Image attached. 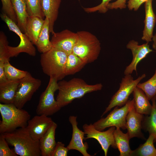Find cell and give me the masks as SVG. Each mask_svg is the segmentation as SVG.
<instances>
[{
  "instance_id": "cell-1",
  "label": "cell",
  "mask_w": 156,
  "mask_h": 156,
  "mask_svg": "<svg viewBox=\"0 0 156 156\" xmlns=\"http://www.w3.org/2000/svg\"><path fill=\"white\" fill-rule=\"evenodd\" d=\"M58 92L56 100L61 108L70 103L76 99L82 97L86 94L101 90L103 87L101 83L90 85L83 79L74 78L66 81L58 82Z\"/></svg>"
},
{
  "instance_id": "cell-2",
  "label": "cell",
  "mask_w": 156,
  "mask_h": 156,
  "mask_svg": "<svg viewBox=\"0 0 156 156\" xmlns=\"http://www.w3.org/2000/svg\"><path fill=\"white\" fill-rule=\"evenodd\" d=\"M3 134L8 144L14 147L13 150L18 155L41 156L39 140L32 138L26 127Z\"/></svg>"
},
{
  "instance_id": "cell-3",
  "label": "cell",
  "mask_w": 156,
  "mask_h": 156,
  "mask_svg": "<svg viewBox=\"0 0 156 156\" xmlns=\"http://www.w3.org/2000/svg\"><path fill=\"white\" fill-rule=\"evenodd\" d=\"M0 133L12 132L18 128L26 127L30 115L26 110L17 107L13 103L0 104Z\"/></svg>"
},
{
  "instance_id": "cell-4",
  "label": "cell",
  "mask_w": 156,
  "mask_h": 156,
  "mask_svg": "<svg viewBox=\"0 0 156 156\" xmlns=\"http://www.w3.org/2000/svg\"><path fill=\"white\" fill-rule=\"evenodd\" d=\"M78 38L72 53L79 57L86 64L96 60L101 50V43L97 37L86 31L77 32Z\"/></svg>"
},
{
  "instance_id": "cell-5",
  "label": "cell",
  "mask_w": 156,
  "mask_h": 156,
  "mask_svg": "<svg viewBox=\"0 0 156 156\" xmlns=\"http://www.w3.org/2000/svg\"><path fill=\"white\" fill-rule=\"evenodd\" d=\"M67 55L64 52L53 47L42 53L40 61L43 73L57 81L62 79L66 76L65 66Z\"/></svg>"
},
{
  "instance_id": "cell-6",
  "label": "cell",
  "mask_w": 156,
  "mask_h": 156,
  "mask_svg": "<svg viewBox=\"0 0 156 156\" xmlns=\"http://www.w3.org/2000/svg\"><path fill=\"white\" fill-rule=\"evenodd\" d=\"M146 77V74H143L136 79H134L131 74L125 75L122 78L118 90L112 96L109 104L101 116L115 107H122L129 100V96L133 93L138 84Z\"/></svg>"
},
{
  "instance_id": "cell-7",
  "label": "cell",
  "mask_w": 156,
  "mask_h": 156,
  "mask_svg": "<svg viewBox=\"0 0 156 156\" xmlns=\"http://www.w3.org/2000/svg\"><path fill=\"white\" fill-rule=\"evenodd\" d=\"M133 99L128 100L126 104L121 108L115 107L105 118H101L93 124L95 129L102 131L105 128L114 127L123 130L126 129V118L131 106L134 104Z\"/></svg>"
},
{
  "instance_id": "cell-8",
  "label": "cell",
  "mask_w": 156,
  "mask_h": 156,
  "mask_svg": "<svg viewBox=\"0 0 156 156\" xmlns=\"http://www.w3.org/2000/svg\"><path fill=\"white\" fill-rule=\"evenodd\" d=\"M0 17L5 23L9 30L15 33L20 40V43L17 46L12 47L8 46L10 58L16 57L21 53H26L32 56H36V49L27 35L25 33L24 34L17 24L5 14L2 13L0 14Z\"/></svg>"
},
{
  "instance_id": "cell-9",
  "label": "cell",
  "mask_w": 156,
  "mask_h": 156,
  "mask_svg": "<svg viewBox=\"0 0 156 156\" xmlns=\"http://www.w3.org/2000/svg\"><path fill=\"white\" fill-rule=\"evenodd\" d=\"M57 80L50 77L48 85L40 96L36 112L38 115L51 116L58 111L61 108L54 98V94L58 90Z\"/></svg>"
},
{
  "instance_id": "cell-10",
  "label": "cell",
  "mask_w": 156,
  "mask_h": 156,
  "mask_svg": "<svg viewBox=\"0 0 156 156\" xmlns=\"http://www.w3.org/2000/svg\"><path fill=\"white\" fill-rule=\"evenodd\" d=\"M41 80L33 77L29 72L20 80L13 104L22 109L26 103L31 99L34 93L41 85Z\"/></svg>"
},
{
  "instance_id": "cell-11",
  "label": "cell",
  "mask_w": 156,
  "mask_h": 156,
  "mask_svg": "<svg viewBox=\"0 0 156 156\" xmlns=\"http://www.w3.org/2000/svg\"><path fill=\"white\" fill-rule=\"evenodd\" d=\"M82 127L86 136L85 140L91 138L96 139L100 144L105 156H107L110 146L114 148H117L114 135L115 127H111L107 130L103 131L96 129L92 124H85Z\"/></svg>"
},
{
  "instance_id": "cell-12",
  "label": "cell",
  "mask_w": 156,
  "mask_h": 156,
  "mask_svg": "<svg viewBox=\"0 0 156 156\" xmlns=\"http://www.w3.org/2000/svg\"><path fill=\"white\" fill-rule=\"evenodd\" d=\"M50 40L52 47L62 51L67 55L72 52L78 38V34L68 29L54 32Z\"/></svg>"
},
{
  "instance_id": "cell-13",
  "label": "cell",
  "mask_w": 156,
  "mask_h": 156,
  "mask_svg": "<svg viewBox=\"0 0 156 156\" xmlns=\"http://www.w3.org/2000/svg\"><path fill=\"white\" fill-rule=\"evenodd\" d=\"M126 47L131 51L133 59L130 64L126 67L124 71V75L131 74L134 71L137 74L138 64L153 50L150 48L148 43L140 45L137 41L134 40L130 41Z\"/></svg>"
},
{
  "instance_id": "cell-14",
  "label": "cell",
  "mask_w": 156,
  "mask_h": 156,
  "mask_svg": "<svg viewBox=\"0 0 156 156\" xmlns=\"http://www.w3.org/2000/svg\"><path fill=\"white\" fill-rule=\"evenodd\" d=\"M53 122L51 118L47 116L38 115L28 120L26 127L32 138L35 140H39Z\"/></svg>"
},
{
  "instance_id": "cell-15",
  "label": "cell",
  "mask_w": 156,
  "mask_h": 156,
  "mask_svg": "<svg viewBox=\"0 0 156 156\" xmlns=\"http://www.w3.org/2000/svg\"><path fill=\"white\" fill-rule=\"evenodd\" d=\"M77 117L75 116H70L68 121L72 127V134L71 139L67 147L69 150H75L79 151L83 156H91L87 150L88 145L87 142L84 143L85 140V132L80 130L78 127Z\"/></svg>"
},
{
  "instance_id": "cell-16",
  "label": "cell",
  "mask_w": 156,
  "mask_h": 156,
  "mask_svg": "<svg viewBox=\"0 0 156 156\" xmlns=\"http://www.w3.org/2000/svg\"><path fill=\"white\" fill-rule=\"evenodd\" d=\"M144 116L136 111L134 103L131 107L126 118V129L130 139L137 137L145 139L142 132V123Z\"/></svg>"
},
{
  "instance_id": "cell-17",
  "label": "cell",
  "mask_w": 156,
  "mask_h": 156,
  "mask_svg": "<svg viewBox=\"0 0 156 156\" xmlns=\"http://www.w3.org/2000/svg\"><path fill=\"white\" fill-rule=\"evenodd\" d=\"M152 1L148 0L145 2L144 5L145 17L142 39L148 43L152 40L153 30L156 22V16L152 8Z\"/></svg>"
},
{
  "instance_id": "cell-18",
  "label": "cell",
  "mask_w": 156,
  "mask_h": 156,
  "mask_svg": "<svg viewBox=\"0 0 156 156\" xmlns=\"http://www.w3.org/2000/svg\"><path fill=\"white\" fill-rule=\"evenodd\" d=\"M62 0H41V7L45 18L49 22V32L52 34L55 32L54 25L57 20L59 9Z\"/></svg>"
},
{
  "instance_id": "cell-19",
  "label": "cell",
  "mask_w": 156,
  "mask_h": 156,
  "mask_svg": "<svg viewBox=\"0 0 156 156\" xmlns=\"http://www.w3.org/2000/svg\"><path fill=\"white\" fill-rule=\"evenodd\" d=\"M57 124L53 122L52 125L40 140V148L42 156H51L56 143L55 130Z\"/></svg>"
},
{
  "instance_id": "cell-20",
  "label": "cell",
  "mask_w": 156,
  "mask_h": 156,
  "mask_svg": "<svg viewBox=\"0 0 156 156\" xmlns=\"http://www.w3.org/2000/svg\"><path fill=\"white\" fill-rule=\"evenodd\" d=\"M134 106L138 113L145 115H150L153 106L144 91L136 87L133 92Z\"/></svg>"
},
{
  "instance_id": "cell-21",
  "label": "cell",
  "mask_w": 156,
  "mask_h": 156,
  "mask_svg": "<svg viewBox=\"0 0 156 156\" xmlns=\"http://www.w3.org/2000/svg\"><path fill=\"white\" fill-rule=\"evenodd\" d=\"M44 21V19L38 16H29L27 18L25 33L34 44H36Z\"/></svg>"
},
{
  "instance_id": "cell-22",
  "label": "cell",
  "mask_w": 156,
  "mask_h": 156,
  "mask_svg": "<svg viewBox=\"0 0 156 156\" xmlns=\"http://www.w3.org/2000/svg\"><path fill=\"white\" fill-rule=\"evenodd\" d=\"M20 80H10L0 84V102L4 104L13 103Z\"/></svg>"
},
{
  "instance_id": "cell-23",
  "label": "cell",
  "mask_w": 156,
  "mask_h": 156,
  "mask_svg": "<svg viewBox=\"0 0 156 156\" xmlns=\"http://www.w3.org/2000/svg\"><path fill=\"white\" fill-rule=\"evenodd\" d=\"M115 142L120 152V156H130L132 150L129 144L130 139L127 133H125L120 128H116L114 133Z\"/></svg>"
},
{
  "instance_id": "cell-24",
  "label": "cell",
  "mask_w": 156,
  "mask_h": 156,
  "mask_svg": "<svg viewBox=\"0 0 156 156\" xmlns=\"http://www.w3.org/2000/svg\"><path fill=\"white\" fill-rule=\"evenodd\" d=\"M12 5L16 14L17 25L21 31L25 33L26 22L29 16L24 0H11Z\"/></svg>"
},
{
  "instance_id": "cell-25",
  "label": "cell",
  "mask_w": 156,
  "mask_h": 156,
  "mask_svg": "<svg viewBox=\"0 0 156 156\" xmlns=\"http://www.w3.org/2000/svg\"><path fill=\"white\" fill-rule=\"evenodd\" d=\"M49 22L45 18L43 25L38 37L36 45L40 53L45 52L52 49V45L49 39Z\"/></svg>"
},
{
  "instance_id": "cell-26",
  "label": "cell",
  "mask_w": 156,
  "mask_h": 156,
  "mask_svg": "<svg viewBox=\"0 0 156 156\" xmlns=\"http://www.w3.org/2000/svg\"><path fill=\"white\" fill-rule=\"evenodd\" d=\"M155 139L153 135L149 134L144 143L140 144L135 149L132 150L130 156H156V149L153 144Z\"/></svg>"
},
{
  "instance_id": "cell-27",
  "label": "cell",
  "mask_w": 156,
  "mask_h": 156,
  "mask_svg": "<svg viewBox=\"0 0 156 156\" xmlns=\"http://www.w3.org/2000/svg\"><path fill=\"white\" fill-rule=\"evenodd\" d=\"M86 64L79 57L72 52L67 55L65 66L66 76L78 72Z\"/></svg>"
},
{
  "instance_id": "cell-28",
  "label": "cell",
  "mask_w": 156,
  "mask_h": 156,
  "mask_svg": "<svg viewBox=\"0 0 156 156\" xmlns=\"http://www.w3.org/2000/svg\"><path fill=\"white\" fill-rule=\"evenodd\" d=\"M153 108L151 114L144 116L142 123V129L148 132L149 134L153 135L156 142V111L152 104Z\"/></svg>"
},
{
  "instance_id": "cell-29",
  "label": "cell",
  "mask_w": 156,
  "mask_h": 156,
  "mask_svg": "<svg viewBox=\"0 0 156 156\" xmlns=\"http://www.w3.org/2000/svg\"><path fill=\"white\" fill-rule=\"evenodd\" d=\"M137 87L144 92L149 100L156 95V68L153 76L147 81L139 83Z\"/></svg>"
},
{
  "instance_id": "cell-30",
  "label": "cell",
  "mask_w": 156,
  "mask_h": 156,
  "mask_svg": "<svg viewBox=\"0 0 156 156\" xmlns=\"http://www.w3.org/2000/svg\"><path fill=\"white\" fill-rule=\"evenodd\" d=\"M9 60L4 63V68L5 75L8 80H20L25 77L27 71L18 69L12 66Z\"/></svg>"
},
{
  "instance_id": "cell-31",
  "label": "cell",
  "mask_w": 156,
  "mask_h": 156,
  "mask_svg": "<svg viewBox=\"0 0 156 156\" xmlns=\"http://www.w3.org/2000/svg\"><path fill=\"white\" fill-rule=\"evenodd\" d=\"M27 10L29 16H38L43 19L45 17L41 7V0H24Z\"/></svg>"
},
{
  "instance_id": "cell-32",
  "label": "cell",
  "mask_w": 156,
  "mask_h": 156,
  "mask_svg": "<svg viewBox=\"0 0 156 156\" xmlns=\"http://www.w3.org/2000/svg\"><path fill=\"white\" fill-rule=\"evenodd\" d=\"M7 38L2 31L0 32V61L5 62L10 60Z\"/></svg>"
},
{
  "instance_id": "cell-33",
  "label": "cell",
  "mask_w": 156,
  "mask_h": 156,
  "mask_svg": "<svg viewBox=\"0 0 156 156\" xmlns=\"http://www.w3.org/2000/svg\"><path fill=\"white\" fill-rule=\"evenodd\" d=\"M3 134L0 135V156H17L14 150L10 149Z\"/></svg>"
},
{
  "instance_id": "cell-34",
  "label": "cell",
  "mask_w": 156,
  "mask_h": 156,
  "mask_svg": "<svg viewBox=\"0 0 156 156\" xmlns=\"http://www.w3.org/2000/svg\"><path fill=\"white\" fill-rule=\"evenodd\" d=\"M2 9L3 12L16 23L17 19L16 14L12 7L11 0H1Z\"/></svg>"
},
{
  "instance_id": "cell-35",
  "label": "cell",
  "mask_w": 156,
  "mask_h": 156,
  "mask_svg": "<svg viewBox=\"0 0 156 156\" xmlns=\"http://www.w3.org/2000/svg\"><path fill=\"white\" fill-rule=\"evenodd\" d=\"M112 0H102V2L99 5L92 7L83 8L85 12L87 13H91L97 11L105 13L108 10L107 6L110 1Z\"/></svg>"
},
{
  "instance_id": "cell-36",
  "label": "cell",
  "mask_w": 156,
  "mask_h": 156,
  "mask_svg": "<svg viewBox=\"0 0 156 156\" xmlns=\"http://www.w3.org/2000/svg\"><path fill=\"white\" fill-rule=\"evenodd\" d=\"M69 151L67 147H65L64 144L60 142H58L51 156H67Z\"/></svg>"
},
{
  "instance_id": "cell-37",
  "label": "cell",
  "mask_w": 156,
  "mask_h": 156,
  "mask_svg": "<svg viewBox=\"0 0 156 156\" xmlns=\"http://www.w3.org/2000/svg\"><path fill=\"white\" fill-rule=\"evenodd\" d=\"M127 0H117L113 2L109 3L108 5V9H122L126 8V1Z\"/></svg>"
},
{
  "instance_id": "cell-38",
  "label": "cell",
  "mask_w": 156,
  "mask_h": 156,
  "mask_svg": "<svg viewBox=\"0 0 156 156\" xmlns=\"http://www.w3.org/2000/svg\"><path fill=\"white\" fill-rule=\"evenodd\" d=\"M148 0H129L128 2L127 6L130 10H133L137 11L143 3Z\"/></svg>"
},
{
  "instance_id": "cell-39",
  "label": "cell",
  "mask_w": 156,
  "mask_h": 156,
  "mask_svg": "<svg viewBox=\"0 0 156 156\" xmlns=\"http://www.w3.org/2000/svg\"><path fill=\"white\" fill-rule=\"evenodd\" d=\"M4 63L3 62H0V84L5 83L8 81L4 72Z\"/></svg>"
},
{
  "instance_id": "cell-40",
  "label": "cell",
  "mask_w": 156,
  "mask_h": 156,
  "mask_svg": "<svg viewBox=\"0 0 156 156\" xmlns=\"http://www.w3.org/2000/svg\"><path fill=\"white\" fill-rule=\"evenodd\" d=\"M152 40L153 41V48L154 50H156V34L153 36Z\"/></svg>"
},
{
  "instance_id": "cell-41",
  "label": "cell",
  "mask_w": 156,
  "mask_h": 156,
  "mask_svg": "<svg viewBox=\"0 0 156 156\" xmlns=\"http://www.w3.org/2000/svg\"><path fill=\"white\" fill-rule=\"evenodd\" d=\"M152 104L154 105L156 111V95L153 97L151 99Z\"/></svg>"
}]
</instances>
